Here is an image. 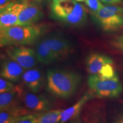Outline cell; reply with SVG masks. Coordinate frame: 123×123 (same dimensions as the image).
Wrapping results in <instances>:
<instances>
[{"instance_id": "6da1fadb", "label": "cell", "mask_w": 123, "mask_h": 123, "mask_svg": "<svg viewBox=\"0 0 123 123\" xmlns=\"http://www.w3.org/2000/svg\"><path fill=\"white\" fill-rule=\"evenodd\" d=\"M81 80L80 75L75 72L51 69L47 73V88L54 96L67 99L75 93Z\"/></svg>"}, {"instance_id": "7a4b0ae2", "label": "cell", "mask_w": 123, "mask_h": 123, "mask_svg": "<svg viewBox=\"0 0 123 123\" xmlns=\"http://www.w3.org/2000/svg\"><path fill=\"white\" fill-rule=\"evenodd\" d=\"M51 12L54 18L73 26L83 25L87 19L86 7L74 0H53Z\"/></svg>"}, {"instance_id": "3957f363", "label": "cell", "mask_w": 123, "mask_h": 123, "mask_svg": "<svg viewBox=\"0 0 123 123\" xmlns=\"http://www.w3.org/2000/svg\"><path fill=\"white\" fill-rule=\"evenodd\" d=\"M44 30V26L34 25L0 28V44L2 47L32 43L43 34Z\"/></svg>"}, {"instance_id": "277c9868", "label": "cell", "mask_w": 123, "mask_h": 123, "mask_svg": "<svg viewBox=\"0 0 123 123\" xmlns=\"http://www.w3.org/2000/svg\"><path fill=\"white\" fill-rule=\"evenodd\" d=\"M88 84L91 90L100 98H117L123 91L117 75L110 79L103 78L99 75H91L88 77Z\"/></svg>"}, {"instance_id": "5b68a950", "label": "cell", "mask_w": 123, "mask_h": 123, "mask_svg": "<svg viewBox=\"0 0 123 123\" xmlns=\"http://www.w3.org/2000/svg\"><path fill=\"white\" fill-rule=\"evenodd\" d=\"M95 19L105 31H113L123 26V14L107 9L105 6L99 11L92 13Z\"/></svg>"}, {"instance_id": "8992f818", "label": "cell", "mask_w": 123, "mask_h": 123, "mask_svg": "<svg viewBox=\"0 0 123 123\" xmlns=\"http://www.w3.org/2000/svg\"><path fill=\"white\" fill-rule=\"evenodd\" d=\"M6 53L10 59L18 63L25 70L34 68L37 63L36 51L33 49L25 46L10 48Z\"/></svg>"}, {"instance_id": "52a82bcc", "label": "cell", "mask_w": 123, "mask_h": 123, "mask_svg": "<svg viewBox=\"0 0 123 123\" xmlns=\"http://www.w3.org/2000/svg\"><path fill=\"white\" fill-rule=\"evenodd\" d=\"M29 3L26 0L12 1L0 12V28L15 26L19 14Z\"/></svg>"}, {"instance_id": "ba28073f", "label": "cell", "mask_w": 123, "mask_h": 123, "mask_svg": "<svg viewBox=\"0 0 123 123\" xmlns=\"http://www.w3.org/2000/svg\"><path fill=\"white\" fill-rule=\"evenodd\" d=\"M54 55L55 61L65 59L73 51L71 43L65 38L59 35H52L47 37Z\"/></svg>"}, {"instance_id": "9c48e42d", "label": "cell", "mask_w": 123, "mask_h": 123, "mask_svg": "<svg viewBox=\"0 0 123 123\" xmlns=\"http://www.w3.org/2000/svg\"><path fill=\"white\" fill-rule=\"evenodd\" d=\"M22 101L25 107L30 111L42 112L48 111L51 107L50 102L46 97L35 93L24 92Z\"/></svg>"}, {"instance_id": "30bf717a", "label": "cell", "mask_w": 123, "mask_h": 123, "mask_svg": "<svg viewBox=\"0 0 123 123\" xmlns=\"http://www.w3.org/2000/svg\"><path fill=\"white\" fill-rule=\"evenodd\" d=\"M41 9L34 4H28L19 14L16 25H33L43 17Z\"/></svg>"}, {"instance_id": "8fae6325", "label": "cell", "mask_w": 123, "mask_h": 123, "mask_svg": "<svg viewBox=\"0 0 123 123\" xmlns=\"http://www.w3.org/2000/svg\"><path fill=\"white\" fill-rule=\"evenodd\" d=\"M22 80L23 83L29 90L37 93L42 88L44 84V77L39 69L33 68L25 71Z\"/></svg>"}, {"instance_id": "7c38bea8", "label": "cell", "mask_w": 123, "mask_h": 123, "mask_svg": "<svg viewBox=\"0 0 123 123\" xmlns=\"http://www.w3.org/2000/svg\"><path fill=\"white\" fill-rule=\"evenodd\" d=\"M25 71L22 66L10 58L3 62L1 68V76L12 82H17L22 79Z\"/></svg>"}, {"instance_id": "4fadbf2b", "label": "cell", "mask_w": 123, "mask_h": 123, "mask_svg": "<svg viewBox=\"0 0 123 123\" xmlns=\"http://www.w3.org/2000/svg\"><path fill=\"white\" fill-rule=\"evenodd\" d=\"M86 63L87 70L90 75H98L104 66L108 63H113V61L107 55L93 53L88 55Z\"/></svg>"}, {"instance_id": "5bb4252c", "label": "cell", "mask_w": 123, "mask_h": 123, "mask_svg": "<svg viewBox=\"0 0 123 123\" xmlns=\"http://www.w3.org/2000/svg\"><path fill=\"white\" fill-rule=\"evenodd\" d=\"M24 92L22 88L17 86L14 90L0 93V109L7 110L19 105L21 100H22Z\"/></svg>"}, {"instance_id": "9a60e30c", "label": "cell", "mask_w": 123, "mask_h": 123, "mask_svg": "<svg viewBox=\"0 0 123 123\" xmlns=\"http://www.w3.org/2000/svg\"><path fill=\"white\" fill-rule=\"evenodd\" d=\"M92 98V95L91 93L87 92L81 97L79 100L77 101L76 103L63 110L61 121L59 123H66L67 121L78 117L83 107Z\"/></svg>"}, {"instance_id": "2e32d148", "label": "cell", "mask_w": 123, "mask_h": 123, "mask_svg": "<svg viewBox=\"0 0 123 123\" xmlns=\"http://www.w3.org/2000/svg\"><path fill=\"white\" fill-rule=\"evenodd\" d=\"M36 54L38 61L41 63L49 64L56 61L47 38L42 39L38 43Z\"/></svg>"}, {"instance_id": "e0dca14e", "label": "cell", "mask_w": 123, "mask_h": 123, "mask_svg": "<svg viewBox=\"0 0 123 123\" xmlns=\"http://www.w3.org/2000/svg\"><path fill=\"white\" fill-rule=\"evenodd\" d=\"M29 113V111L26 107L18 105L7 110H1L0 123H14L19 117Z\"/></svg>"}, {"instance_id": "ac0fdd59", "label": "cell", "mask_w": 123, "mask_h": 123, "mask_svg": "<svg viewBox=\"0 0 123 123\" xmlns=\"http://www.w3.org/2000/svg\"><path fill=\"white\" fill-rule=\"evenodd\" d=\"M62 111V110L58 109L35 113L37 123H59Z\"/></svg>"}, {"instance_id": "d6986e66", "label": "cell", "mask_w": 123, "mask_h": 123, "mask_svg": "<svg viewBox=\"0 0 123 123\" xmlns=\"http://www.w3.org/2000/svg\"><path fill=\"white\" fill-rule=\"evenodd\" d=\"M98 75L103 78L110 79L115 77L117 74L115 71L113 63H108L104 66Z\"/></svg>"}, {"instance_id": "ffe728a7", "label": "cell", "mask_w": 123, "mask_h": 123, "mask_svg": "<svg viewBox=\"0 0 123 123\" xmlns=\"http://www.w3.org/2000/svg\"><path fill=\"white\" fill-rule=\"evenodd\" d=\"M17 86L10 81L1 77L0 79V93L12 91L16 88Z\"/></svg>"}, {"instance_id": "44dd1931", "label": "cell", "mask_w": 123, "mask_h": 123, "mask_svg": "<svg viewBox=\"0 0 123 123\" xmlns=\"http://www.w3.org/2000/svg\"><path fill=\"white\" fill-rule=\"evenodd\" d=\"M85 3L91 10V13L99 11L104 6L100 0H86Z\"/></svg>"}, {"instance_id": "7402d4cb", "label": "cell", "mask_w": 123, "mask_h": 123, "mask_svg": "<svg viewBox=\"0 0 123 123\" xmlns=\"http://www.w3.org/2000/svg\"><path fill=\"white\" fill-rule=\"evenodd\" d=\"M14 123H37L36 117L34 114H27L17 119Z\"/></svg>"}, {"instance_id": "603a6c76", "label": "cell", "mask_w": 123, "mask_h": 123, "mask_svg": "<svg viewBox=\"0 0 123 123\" xmlns=\"http://www.w3.org/2000/svg\"><path fill=\"white\" fill-rule=\"evenodd\" d=\"M112 45L116 49L123 51V34L113 39L112 42Z\"/></svg>"}, {"instance_id": "cb8c5ba5", "label": "cell", "mask_w": 123, "mask_h": 123, "mask_svg": "<svg viewBox=\"0 0 123 123\" xmlns=\"http://www.w3.org/2000/svg\"><path fill=\"white\" fill-rule=\"evenodd\" d=\"M101 2L108 5L117 4L122 2L123 0H100Z\"/></svg>"}, {"instance_id": "d4e9b609", "label": "cell", "mask_w": 123, "mask_h": 123, "mask_svg": "<svg viewBox=\"0 0 123 123\" xmlns=\"http://www.w3.org/2000/svg\"><path fill=\"white\" fill-rule=\"evenodd\" d=\"M12 0H0V9H2L7 6L12 2Z\"/></svg>"}, {"instance_id": "484cf974", "label": "cell", "mask_w": 123, "mask_h": 123, "mask_svg": "<svg viewBox=\"0 0 123 123\" xmlns=\"http://www.w3.org/2000/svg\"><path fill=\"white\" fill-rule=\"evenodd\" d=\"M113 123H123V114L118 116Z\"/></svg>"}, {"instance_id": "4316f807", "label": "cell", "mask_w": 123, "mask_h": 123, "mask_svg": "<svg viewBox=\"0 0 123 123\" xmlns=\"http://www.w3.org/2000/svg\"><path fill=\"white\" fill-rule=\"evenodd\" d=\"M70 123H82V122H81L80 119L79 117H78L71 120V122Z\"/></svg>"}, {"instance_id": "83f0119b", "label": "cell", "mask_w": 123, "mask_h": 123, "mask_svg": "<svg viewBox=\"0 0 123 123\" xmlns=\"http://www.w3.org/2000/svg\"><path fill=\"white\" fill-rule=\"evenodd\" d=\"M76 2H85L86 0H74Z\"/></svg>"}, {"instance_id": "f1b7e54d", "label": "cell", "mask_w": 123, "mask_h": 123, "mask_svg": "<svg viewBox=\"0 0 123 123\" xmlns=\"http://www.w3.org/2000/svg\"><path fill=\"white\" fill-rule=\"evenodd\" d=\"M59 1H63V0H59Z\"/></svg>"}]
</instances>
